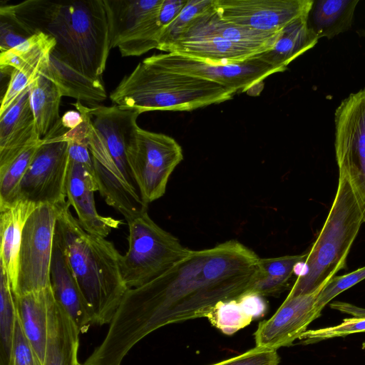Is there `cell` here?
<instances>
[{
	"label": "cell",
	"mask_w": 365,
	"mask_h": 365,
	"mask_svg": "<svg viewBox=\"0 0 365 365\" xmlns=\"http://www.w3.org/2000/svg\"><path fill=\"white\" fill-rule=\"evenodd\" d=\"M314 0H213L224 20L256 30L277 32L307 16Z\"/></svg>",
	"instance_id": "14"
},
{
	"label": "cell",
	"mask_w": 365,
	"mask_h": 365,
	"mask_svg": "<svg viewBox=\"0 0 365 365\" xmlns=\"http://www.w3.org/2000/svg\"><path fill=\"white\" fill-rule=\"evenodd\" d=\"M174 53L212 64L243 62L258 55L214 34L190 29L169 49Z\"/></svg>",
	"instance_id": "20"
},
{
	"label": "cell",
	"mask_w": 365,
	"mask_h": 365,
	"mask_svg": "<svg viewBox=\"0 0 365 365\" xmlns=\"http://www.w3.org/2000/svg\"><path fill=\"white\" fill-rule=\"evenodd\" d=\"M0 16V51L3 53L22 43L30 36L10 19Z\"/></svg>",
	"instance_id": "38"
},
{
	"label": "cell",
	"mask_w": 365,
	"mask_h": 365,
	"mask_svg": "<svg viewBox=\"0 0 365 365\" xmlns=\"http://www.w3.org/2000/svg\"><path fill=\"white\" fill-rule=\"evenodd\" d=\"M30 86L0 114V170L28 146L41 140L31 107Z\"/></svg>",
	"instance_id": "18"
},
{
	"label": "cell",
	"mask_w": 365,
	"mask_h": 365,
	"mask_svg": "<svg viewBox=\"0 0 365 365\" xmlns=\"http://www.w3.org/2000/svg\"><path fill=\"white\" fill-rule=\"evenodd\" d=\"M55 45L56 41L53 37L40 32L12 50L8 58V64L13 71L1 99L0 114L36 80L47 65Z\"/></svg>",
	"instance_id": "17"
},
{
	"label": "cell",
	"mask_w": 365,
	"mask_h": 365,
	"mask_svg": "<svg viewBox=\"0 0 365 365\" xmlns=\"http://www.w3.org/2000/svg\"><path fill=\"white\" fill-rule=\"evenodd\" d=\"M41 142L42 140L28 146L0 170V211L16 201L19 185Z\"/></svg>",
	"instance_id": "32"
},
{
	"label": "cell",
	"mask_w": 365,
	"mask_h": 365,
	"mask_svg": "<svg viewBox=\"0 0 365 365\" xmlns=\"http://www.w3.org/2000/svg\"><path fill=\"white\" fill-rule=\"evenodd\" d=\"M187 0H163L159 12V21L163 31L177 18Z\"/></svg>",
	"instance_id": "39"
},
{
	"label": "cell",
	"mask_w": 365,
	"mask_h": 365,
	"mask_svg": "<svg viewBox=\"0 0 365 365\" xmlns=\"http://www.w3.org/2000/svg\"><path fill=\"white\" fill-rule=\"evenodd\" d=\"M127 156L140 197L148 205L164 195L171 174L183 159L182 148L174 138L139 126L130 137Z\"/></svg>",
	"instance_id": "8"
},
{
	"label": "cell",
	"mask_w": 365,
	"mask_h": 365,
	"mask_svg": "<svg viewBox=\"0 0 365 365\" xmlns=\"http://www.w3.org/2000/svg\"><path fill=\"white\" fill-rule=\"evenodd\" d=\"M66 191L68 203L74 208L79 224L87 232L106 238L122 223L98 214L94 200L98 187L93 170L70 158Z\"/></svg>",
	"instance_id": "16"
},
{
	"label": "cell",
	"mask_w": 365,
	"mask_h": 365,
	"mask_svg": "<svg viewBox=\"0 0 365 365\" xmlns=\"http://www.w3.org/2000/svg\"><path fill=\"white\" fill-rule=\"evenodd\" d=\"M80 332L68 314L52 301L43 365H78Z\"/></svg>",
	"instance_id": "23"
},
{
	"label": "cell",
	"mask_w": 365,
	"mask_h": 365,
	"mask_svg": "<svg viewBox=\"0 0 365 365\" xmlns=\"http://www.w3.org/2000/svg\"><path fill=\"white\" fill-rule=\"evenodd\" d=\"M235 93L213 81L175 72L144 59L123 78L109 97L114 105L142 113L190 111L229 101Z\"/></svg>",
	"instance_id": "5"
},
{
	"label": "cell",
	"mask_w": 365,
	"mask_h": 365,
	"mask_svg": "<svg viewBox=\"0 0 365 365\" xmlns=\"http://www.w3.org/2000/svg\"><path fill=\"white\" fill-rule=\"evenodd\" d=\"M147 61L166 69L205 78L236 92L263 88V81L279 73L272 65L257 55L243 62L230 64H212L174 53L154 54Z\"/></svg>",
	"instance_id": "13"
},
{
	"label": "cell",
	"mask_w": 365,
	"mask_h": 365,
	"mask_svg": "<svg viewBox=\"0 0 365 365\" xmlns=\"http://www.w3.org/2000/svg\"><path fill=\"white\" fill-rule=\"evenodd\" d=\"M41 74L48 77L58 88L61 95L78 101L93 104L106 99L107 93L102 80L89 77L61 61L51 53Z\"/></svg>",
	"instance_id": "25"
},
{
	"label": "cell",
	"mask_w": 365,
	"mask_h": 365,
	"mask_svg": "<svg viewBox=\"0 0 365 365\" xmlns=\"http://www.w3.org/2000/svg\"><path fill=\"white\" fill-rule=\"evenodd\" d=\"M110 48L121 56H138L157 48L163 31L159 12L163 0H103Z\"/></svg>",
	"instance_id": "9"
},
{
	"label": "cell",
	"mask_w": 365,
	"mask_h": 365,
	"mask_svg": "<svg viewBox=\"0 0 365 365\" xmlns=\"http://www.w3.org/2000/svg\"><path fill=\"white\" fill-rule=\"evenodd\" d=\"M360 332H365V315L344 319L336 326L307 330L299 339L302 344H309Z\"/></svg>",
	"instance_id": "34"
},
{
	"label": "cell",
	"mask_w": 365,
	"mask_h": 365,
	"mask_svg": "<svg viewBox=\"0 0 365 365\" xmlns=\"http://www.w3.org/2000/svg\"><path fill=\"white\" fill-rule=\"evenodd\" d=\"M357 34L360 36H363V37H365V30H359V31H356Z\"/></svg>",
	"instance_id": "42"
},
{
	"label": "cell",
	"mask_w": 365,
	"mask_h": 365,
	"mask_svg": "<svg viewBox=\"0 0 365 365\" xmlns=\"http://www.w3.org/2000/svg\"><path fill=\"white\" fill-rule=\"evenodd\" d=\"M334 125L339 175L346 177L365 212V88L341 102Z\"/></svg>",
	"instance_id": "11"
},
{
	"label": "cell",
	"mask_w": 365,
	"mask_h": 365,
	"mask_svg": "<svg viewBox=\"0 0 365 365\" xmlns=\"http://www.w3.org/2000/svg\"><path fill=\"white\" fill-rule=\"evenodd\" d=\"M0 15L31 36L43 33L55 39L51 53L82 73L102 79L110 48L103 0H26L3 5Z\"/></svg>",
	"instance_id": "2"
},
{
	"label": "cell",
	"mask_w": 365,
	"mask_h": 365,
	"mask_svg": "<svg viewBox=\"0 0 365 365\" xmlns=\"http://www.w3.org/2000/svg\"><path fill=\"white\" fill-rule=\"evenodd\" d=\"M73 106L88 120V146L98 192L123 216L135 215L144 202L129 165L127 148L141 113L117 105L87 107L77 101Z\"/></svg>",
	"instance_id": "3"
},
{
	"label": "cell",
	"mask_w": 365,
	"mask_h": 365,
	"mask_svg": "<svg viewBox=\"0 0 365 365\" xmlns=\"http://www.w3.org/2000/svg\"><path fill=\"white\" fill-rule=\"evenodd\" d=\"M83 120V116L78 110H70L61 117L62 126L66 130H72L79 125Z\"/></svg>",
	"instance_id": "41"
},
{
	"label": "cell",
	"mask_w": 365,
	"mask_h": 365,
	"mask_svg": "<svg viewBox=\"0 0 365 365\" xmlns=\"http://www.w3.org/2000/svg\"><path fill=\"white\" fill-rule=\"evenodd\" d=\"M277 350L255 346L238 356L210 365H279Z\"/></svg>",
	"instance_id": "37"
},
{
	"label": "cell",
	"mask_w": 365,
	"mask_h": 365,
	"mask_svg": "<svg viewBox=\"0 0 365 365\" xmlns=\"http://www.w3.org/2000/svg\"><path fill=\"white\" fill-rule=\"evenodd\" d=\"M53 299L51 286L15 296L17 319L42 364L47 341L48 312Z\"/></svg>",
	"instance_id": "21"
},
{
	"label": "cell",
	"mask_w": 365,
	"mask_h": 365,
	"mask_svg": "<svg viewBox=\"0 0 365 365\" xmlns=\"http://www.w3.org/2000/svg\"><path fill=\"white\" fill-rule=\"evenodd\" d=\"M322 289L308 294L287 295L272 317L259 324L254 334L255 346L277 350L299 339L308 326L321 314L316 302Z\"/></svg>",
	"instance_id": "15"
},
{
	"label": "cell",
	"mask_w": 365,
	"mask_h": 365,
	"mask_svg": "<svg viewBox=\"0 0 365 365\" xmlns=\"http://www.w3.org/2000/svg\"><path fill=\"white\" fill-rule=\"evenodd\" d=\"M68 165L67 142L42 140L19 185L17 200H27L37 205L66 204Z\"/></svg>",
	"instance_id": "12"
},
{
	"label": "cell",
	"mask_w": 365,
	"mask_h": 365,
	"mask_svg": "<svg viewBox=\"0 0 365 365\" xmlns=\"http://www.w3.org/2000/svg\"><path fill=\"white\" fill-rule=\"evenodd\" d=\"M364 279L365 266L346 274L334 277L319 292L317 297V309L322 312L334 297Z\"/></svg>",
	"instance_id": "35"
},
{
	"label": "cell",
	"mask_w": 365,
	"mask_h": 365,
	"mask_svg": "<svg viewBox=\"0 0 365 365\" xmlns=\"http://www.w3.org/2000/svg\"><path fill=\"white\" fill-rule=\"evenodd\" d=\"M59 206L55 235L67 258L94 324H110L128 289L120 271L121 255L104 237L85 231L70 210Z\"/></svg>",
	"instance_id": "4"
},
{
	"label": "cell",
	"mask_w": 365,
	"mask_h": 365,
	"mask_svg": "<svg viewBox=\"0 0 365 365\" xmlns=\"http://www.w3.org/2000/svg\"><path fill=\"white\" fill-rule=\"evenodd\" d=\"M259 257L236 240L189 254L146 284L128 289L106 337L85 365H121L142 339L165 325L207 317L221 301L250 292Z\"/></svg>",
	"instance_id": "1"
},
{
	"label": "cell",
	"mask_w": 365,
	"mask_h": 365,
	"mask_svg": "<svg viewBox=\"0 0 365 365\" xmlns=\"http://www.w3.org/2000/svg\"><path fill=\"white\" fill-rule=\"evenodd\" d=\"M190 29L214 34L258 54L272 49L282 31H262L227 21L217 14L214 6L199 16Z\"/></svg>",
	"instance_id": "24"
},
{
	"label": "cell",
	"mask_w": 365,
	"mask_h": 365,
	"mask_svg": "<svg viewBox=\"0 0 365 365\" xmlns=\"http://www.w3.org/2000/svg\"><path fill=\"white\" fill-rule=\"evenodd\" d=\"M308 16L287 25L282 29L274 47L257 56L279 72L287 70L292 61L313 48L319 40L308 26Z\"/></svg>",
	"instance_id": "27"
},
{
	"label": "cell",
	"mask_w": 365,
	"mask_h": 365,
	"mask_svg": "<svg viewBox=\"0 0 365 365\" xmlns=\"http://www.w3.org/2000/svg\"><path fill=\"white\" fill-rule=\"evenodd\" d=\"M358 0L314 1L308 26L319 39H331L351 27Z\"/></svg>",
	"instance_id": "29"
},
{
	"label": "cell",
	"mask_w": 365,
	"mask_h": 365,
	"mask_svg": "<svg viewBox=\"0 0 365 365\" xmlns=\"http://www.w3.org/2000/svg\"><path fill=\"white\" fill-rule=\"evenodd\" d=\"M213 6V0H187L177 18L163 31L157 49L168 52L195 20Z\"/></svg>",
	"instance_id": "33"
},
{
	"label": "cell",
	"mask_w": 365,
	"mask_h": 365,
	"mask_svg": "<svg viewBox=\"0 0 365 365\" xmlns=\"http://www.w3.org/2000/svg\"><path fill=\"white\" fill-rule=\"evenodd\" d=\"M267 310L263 297L247 292L238 298L216 304L206 318L227 335H232L262 317Z\"/></svg>",
	"instance_id": "28"
},
{
	"label": "cell",
	"mask_w": 365,
	"mask_h": 365,
	"mask_svg": "<svg viewBox=\"0 0 365 365\" xmlns=\"http://www.w3.org/2000/svg\"><path fill=\"white\" fill-rule=\"evenodd\" d=\"M50 286L56 302L68 314L80 334L94 324L93 315L73 275L64 251L54 234Z\"/></svg>",
	"instance_id": "19"
},
{
	"label": "cell",
	"mask_w": 365,
	"mask_h": 365,
	"mask_svg": "<svg viewBox=\"0 0 365 365\" xmlns=\"http://www.w3.org/2000/svg\"><path fill=\"white\" fill-rule=\"evenodd\" d=\"M68 144L69 158L93 170L88 144L78 143H68Z\"/></svg>",
	"instance_id": "40"
},
{
	"label": "cell",
	"mask_w": 365,
	"mask_h": 365,
	"mask_svg": "<svg viewBox=\"0 0 365 365\" xmlns=\"http://www.w3.org/2000/svg\"><path fill=\"white\" fill-rule=\"evenodd\" d=\"M364 222L365 212L349 181L339 175L336 192L327 217L301 263V270L288 295L322 289L337 272L346 269L351 247Z\"/></svg>",
	"instance_id": "6"
},
{
	"label": "cell",
	"mask_w": 365,
	"mask_h": 365,
	"mask_svg": "<svg viewBox=\"0 0 365 365\" xmlns=\"http://www.w3.org/2000/svg\"><path fill=\"white\" fill-rule=\"evenodd\" d=\"M128 225V249L120 257L121 274L128 289L140 287L158 277L191 250L158 226L148 212Z\"/></svg>",
	"instance_id": "7"
},
{
	"label": "cell",
	"mask_w": 365,
	"mask_h": 365,
	"mask_svg": "<svg viewBox=\"0 0 365 365\" xmlns=\"http://www.w3.org/2000/svg\"><path fill=\"white\" fill-rule=\"evenodd\" d=\"M17 320L15 296L9 275L0 266V365H7Z\"/></svg>",
	"instance_id": "31"
},
{
	"label": "cell",
	"mask_w": 365,
	"mask_h": 365,
	"mask_svg": "<svg viewBox=\"0 0 365 365\" xmlns=\"http://www.w3.org/2000/svg\"><path fill=\"white\" fill-rule=\"evenodd\" d=\"M307 253L278 257L259 258L250 292L262 297H276L289 286L298 266Z\"/></svg>",
	"instance_id": "30"
},
{
	"label": "cell",
	"mask_w": 365,
	"mask_h": 365,
	"mask_svg": "<svg viewBox=\"0 0 365 365\" xmlns=\"http://www.w3.org/2000/svg\"><path fill=\"white\" fill-rule=\"evenodd\" d=\"M59 207L38 205L22 232L14 296L50 286V269Z\"/></svg>",
	"instance_id": "10"
},
{
	"label": "cell",
	"mask_w": 365,
	"mask_h": 365,
	"mask_svg": "<svg viewBox=\"0 0 365 365\" xmlns=\"http://www.w3.org/2000/svg\"><path fill=\"white\" fill-rule=\"evenodd\" d=\"M61 98L55 83L41 73L30 86V103L41 140L59 136L66 131L59 116Z\"/></svg>",
	"instance_id": "26"
},
{
	"label": "cell",
	"mask_w": 365,
	"mask_h": 365,
	"mask_svg": "<svg viewBox=\"0 0 365 365\" xmlns=\"http://www.w3.org/2000/svg\"><path fill=\"white\" fill-rule=\"evenodd\" d=\"M7 365H43L26 339L17 319Z\"/></svg>",
	"instance_id": "36"
},
{
	"label": "cell",
	"mask_w": 365,
	"mask_h": 365,
	"mask_svg": "<svg viewBox=\"0 0 365 365\" xmlns=\"http://www.w3.org/2000/svg\"><path fill=\"white\" fill-rule=\"evenodd\" d=\"M36 203L19 199L0 211L1 262L9 275L13 292L18 279L19 256L24 225L36 209Z\"/></svg>",
	"instance_id": "22"
},
{
	"label": "cell",
	"mask_w": 365,
	"mask_h": 365,
	"mask_svg": "<svg viewBox=\"0 0 365 365\" xmlns=\"http://www.w3.org/2000/svg\"><path fill=\"white\" fill-rule=\"evenodd\" d=\"M78 365H85L84 364H81V363H78Z\"/></svg>",
	"instance_id": "43"
}]
</instances>
